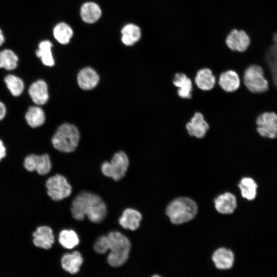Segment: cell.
I'll return each mask as SVG.
<instances>
[{
    "label": "cell",
    "instance_id": "1",
    "mask_svg": "<svg viewBox=\"0 0 277 277\" xmlns=\"http://www.w3.org/2000/svg\"><path fill=\"white\" fill-rule=\"evenodd\" d=\"M73 218L78 221L84 219L86 215L94 223L101 222L107 214L105 203L97 195L87 191L77 194L73 199L71 207Z\"/></svg>",
    "mask_w": 277,
    "mask_h": 277
},
{
    "label": "cell",
    "instance_id": "2",
    "mask_svg": "<svg viewBox=\"0 0 277 277\" xmlns=\"http://www.w3.org/2000/svg\"><path fill=\"white\" fill-rule=\"evenodd\" d=\"M107 236L110 250L107 256V262L112 267L121 266L128 259L130 242L127 237L118 231H111Z\"/></svg>",
    "mask_w": 277,
    "mask_h": 277
},
{
    "label": "cell",
    "instance_id": "3",
    "mask_svg": "<svg viewBox=\"0 0 277 277\" xmlns=\"http://www.w3.org/2000/svg\"><path fill=\"white\" fill-rule=\"evenodd\" d=\"M197 207L196 203L186 197H180L172 201L167 206L166 214L175 224L188 222L196 215Z\"/></svg>",
    "mask_w": 277,
    "mask_h": 277
},
{
    "label": "cell",
    "instance_id": "4",
    "mask_svg": "<svg viewBox=\"0 0 277 277\" xmlns=\"http://www.w3.org/2000/svg\"><path fill=\"white\" fill-rule=\"evenodd\" d=\"M80 140L77 128L70 124H64L56 130L52 138L53 147L58 151L71 152L75 150Z\"/></svg>",
    "mask_w": 277,
    "mask_h": 277
},
{
    "label": "cell",
    "instance_id": "5",
    "mask_svg": "<svg viewBox=\"0 0 277 277\" xmlns=\"http://www.w3.org/2000/svg\"><path fill=\"white\" fill-rule=\"evenodd\" d=\"M129 164L128 157L123 151L115 153L111 161L105 162L101 166V171L106 176L117 181L123 179Z\"/></svg>",
    "mask_w": 277,
    "mask_h": 277
},
{
    "label": "cell",
    "instance_id": "6",
    "mask_svg": "<svg viewBox=\"0 0 277 277\" xmlns=\"http://www.w3.org/2000/svg\"><path fill=\"white\" fill-rule=\"evenodd\" d=\"M243 82L252 93H264L268 89V82L264 76L262 68L259 65H250L245 70Z\"/></svg>",
    "mask_w": 277,
    "mask_h": 277
},
{
    "label": "cell",
    "instance_id": "7",
    "mask_svg": "<svg viewBox=\"0 0 277 277\" xmlns=\"http://www.w3.org/2000/svg\"><path fill=\"white\" fill-rule=\"evenodd\" d=\"M47 193L54 201H61L68 197L71 193L72 187L65 176L56 174L46 181Z\"/></svg>",
    "mask_w": 277,
    "mask_h": 277
},
{
    "label": "cell",
    "instance_id": "8",
    "mask_svg": "<svg viewBox=\"0 0 277 277\" xmlns=\"http://www.w3.org/2000/svg\"><path fill=\"white\" fill-rule=\"evenodd\" d=\"M257 131L263 137L274 138L277 136V114L265 112L259 115L256 120Z\"/></svg>",
    "mask_w": 277,
    "mask_h": 277
},
{
    "label": "cell",
    "instance_id": "9",
    "mask_svg": "<svg viewBox=\"0 0 277 277\" xmlns=\"http://www.w3.org/2000/svg\"><path fill=\"white\" fill-rule=\"evenodd\" d=\"M225 44L231 51L242 53L248 49L251 39L245 31L233 29L226 36Z\"/></svg>",
    "mask_w": 277,
    "mask_h": 277
},
{
    "label": "cell",
    "instance_id": "10",
    "mask_svg": "<svg viewBox=\"0 0 277 277\" xmlns=\"http://www.w3.org/2000/svg\"><path fill=\"white\" fill-rule=\"evenodd\" d=\"M24 167L28 171L36 170L38 174L45 175L50 171L51 163L49 156L47 154L41 155L30 154L25 158Z\"/></svg>",
    "mask_w": 277,
    "mask_h": 277
},
{
    "label": "cell",
    "instance_id": "11",
    "mask_svg": "<svg viewBox=\"0 0 277 277\" xmlns=\"http://www.w3.org/2000/svg\"><path fill=\"white\" fill-rule=\"evenodd\" d=\"M33 236L34 245L40 248L49 249L54 243L52 230L46 226L38 227L33 233Z\"/></svg>",
    "mask_w": 277,
    "mask_h": 277
},
{
    "label": "cell",
    "instance_id": "12",
    "mask_svg": "<svg viewBox=\"0 0 277 277\" xmlns=\"http://www.w3.org/2000/svg\"><path fill=\"white\" fill-rule=\"evenodd\" d=\"M186 129L190 135L202 138L208 130L209 125L204 120L203 115L201 113L196 112L190 122L186 124Z\"/></svg>",
    "mask_w": 277,
    "mask_h": 277
},
{
    "label": "cell",
    "instance_id": "13",
    "mask_svg": "<svg viewBox=\"0 0 277 277\" xmlns=\"http://www.w3.org/2000/svg\"><path fill=\"white\" fill-rule=\"evenodd\" d=\"M83 262L81 253L78 251L64 254L61 259L62 268L66 271L75 274L80 270Z\"/></svg>",
    "mask_w": 277,
    "mask_h": 277
},
{
    "label": "cell",
    "instance_id": "14",
    "mask_svg": "<svg viewBox=\"0 0 277 277\" xmlns=\"http://www.w3.org/2000/svg\"><path fill=\"white\" fill-rule=\"evenodd\" d=\"M142 216L137 210L132 208L125 209L119 219V224L124 229L135 230L140 224Z\"/></svg>",
    "mask_w": 277,
    "mask_h": 277
},
{
    "label": "cell",
    "instance_id": "15",
    "mask_svg": "<svg viewBox=\"0 0 277 277\" xmlns=\"http://www.w3.org/2000/svg\"><path fill=\"white\" fill-rule=\"evenodd\" d=\"M29 93L32 101L37 105L45 104L49 98L47 85L43 80L33 83L29 89Z\"/></svg>",
    "mask_w": 277,
    "mask_h": 277
},
{
    "label": "cell",
    "instance_id": "16",
    "mask_svg": "<svg viewBox=\"0 0 277 277\" xmlns=\"http://www.w3.org/2000/svg\"><path fill=\"white\" fill-rule=\"evenodd\" d=\"M99 82V76L96 72L90 67L82 69L77 75V83L84 90L94 88Z\"/></svg>",
    "mask_w": 277,
    "mask_h": 277
},
{
    "label": "cell",
    "instance_id": "17",
    "mask_svg": "<svg viewBox=\"0 0 277 277\" xmlns=\"http://www.w3.org/2000/svg\"><path fill=\"white\" fill-rule=\"evenodd\" d=\"M216 210L223 214L232 213L236 207L235 196L232 193L226 192L217 196L214 201Z\"/></svg>",
    "mask_w": 277,
    "mask_h": 277
},
{
    "label": "cell",
    "instance_id": "18",
    "mask_svg": "<svg viewBox=\"0 0 277 277\" xmlns=\"http://www.w3.org/2000/svg\"><path fill=\"white\" fill-rule=\"evenodd\" d=\"M273 44L267 51L266 62L270 70L272 80L277 88V32L272 36Z\"/></svg>",
    "mask_w": 277,
    "mask_h": 277
},
{
    "label": "cell",
    "instance_id": "19",
    "mask_svg": "<svg viewBox=\"0 0 277 277\" xmlns=\"http://www.w3.org/2000/svg\"><path fill=\"white\" fill-rule=\"evenodd\" d=\"M212 260L217 268L220 269H229L233 265L234 254L229 249L220 248L213 254Z\"/></svg>",
    "mask_w": 277,
    "mask_h": 277
},
{
    "label": "cell",
    "instance_id": "20",
    "mask_svg": "<svg viewBox=\"0 0 277 277\" xmlns=\"http://www.w3.org/2000/svg\"><path fill=\"white\" fill-rule=\"evenodd\" d=\"M219 83L221 87L226 92H233L240 85V80L238 73L233 70H228L221 74Z\"/></svg>",
    "mask_w": 277,
    "mask_h": 277
},
{
    "label": "cell",
    "instance_id": "21",
    "mask_svg": "<svg viewBox=\"0 0 277 277\" xmlns=\"http://www.w3.org/2000/svg\"><path fill=\"white\" fill-rule=\"evenodd\" d=\"M173 84L178 88L177 94L183 98H190L191 97L192 84L191 80L185 74H175L173 80Z\"/></svg>",
    "mask_w": 277,
    "mask_h": 277
},
{
    "label": "cell",
    "instance_id": "22",
    "mask_svg": "<svg viewBox=\"0 0 277 277\" xmlns=\"http://www.w3.org/2000/svg\"><path fill=\"white\" fill-rule=\"evenodd\" d=\"M81 16L83 21L92 24L96 22L101 17L102 11L99 6L93 2H87L81 8Z\"/></svg>",
    "mask_w": 277,
    "mask_h": 277
},
{
    "label": "cell",
    "instance_id": "23",
    "mask_svg": "<svg viewBox=\"0 0 277 277\" xmlns=\"http://www.w3.org/2000/svg\"><path fill=\"white\" fill-rule=\"evenodd\" d=\"M195 83L202 90L212 89L215 84V77L211 70L204 68L200 70L195 76Z\"/></svg>",
    "mask_w": 277,
    "mask_h": 277
},
{
    "label": "cell",
    "instance_id": "24",
    "mask_svg": "<svg viewBox=\"0 0 277 277\" xmlns=\"http://www.w3.org/2000/svg\"><path fill=\"white\" fill-rule=\"evenodd\" d=\"M122 41L127 46H131L138 42L142 36L140 27L136 25L130 24L125 26L121 31Z\"/></svg>",
    "mask_w": 277,
    "mask_h": 277
},
{
    "label": "cell",
    "instance_id": "25",
    "mask_svg": "<svg viewBox=\"0 0 277 277\" xmlns=\"http://www.w3.org/2000/svg\"><path fill=\"white\" fill-rule=\"evenodd\" d=\"M25 118L28 124L33 128L42 125L45 121L43 110L39 107L31 106L28 109Z\"/></svg>",
    "mask_w": 277,
    "mask_h": 277
},
{
    "label": "cell",
    "instance_id": "26",
    "mask_svg": "<svg viewBox=\"0 0 277 277\" xmlns=\"http://www.w3.org/2000/svg\"><path fill=\"white\" fill-rule=\"evenodd\" d=\"M242 196L248 200H253L256 195L258 185L255 182L251 177L243 178L239 184Z\"/></svg>",
    "mask_w": 277,
    "mask_h": 277
},
{
    "label": "cell",
    "instance_id": "27",
    "mask_svg": "<svg viewBox=\"0 0 277 277\" xmlns=\"http://www.w3.org/2000/svg\"><path fill=\"white\" fill-rule=\"evenodd\" d=\"M52 44L49 41H43L38 45L36 51V56L41 58L43 64L47 66H52L54 61L51 52Z\"/></svg>",
    "mask_w": 277,
    "mask_h": 277
},
{
    "label": "cell",
    "instance_id": "28",
    "mask_svg": "<svg viewBox=\"0 0 277 277\" xmlns=\"http://www.w3.org/2000/svg\"><path fill=\"white\" fill-rule=\"evenodd\" d=\"M58 242L65 248L71 249L80 242L77 234L72 229H64L59 233Z\"/></svg>",
    "mask_w": 277,
    "mask_h": 277
},
{
    "label": "cell",
    "instance_id": "29",
    "mask_svg": "<svg viewBox=\"0 0 277 277\" xmlns=\"http://www.w3.org/2000/svg\"><path fill=\"white\" fill-rule=\"evenodd\" d=\"M53 35L56 40L62 44H68L73 35L71 28L65 23L57 24L53 29Z\"/></svg>",
    "mask_w": 277,
    "mask_h": 277
},
{
    "label": "cell",
    "instance_id": "30",
    "mask_svg": "<svg viewBox=\"0 0 277 277\" xmlns=\"http://www.w3.org/2000/svg\"><path fill=\"white\" fill-rule=\"evenodd\" d=\"M18 57L11 50L5 49L0 52V68L7 70L15 69L17 66Z\"/></svg>",
    "mask_w": 277,
    "mask_h": 277
},
{
    "label": "cell",
    "instance_id": "31",
    "mask_svg": "<svg viewBox=\"0 0 277 277\" xmlns=\"http://www.w3.org/2000/svg\"><path fill=\"white\" fill-rule=\"evenodd\" d=\"M5 82L7 88L13 95L17 96L22 94L24 85L20 78L14 75L9 74L5 77Z\"/></svg>",
    "mask_w": 277,
    "mask_h": 277
},
{
    "label": "cell",
    "instance_id": "32",
    "mask_svg": "<svg viewBox=\"0 0 277 277\" xmlns=\"http://www.w3.org/2000/svg\"><path fill=\"white\" fill-rule=\"evenodd\" d=\"M95 251L100 254H104L109 249V243L107 236H100L94 244Z\"/></svg>",
    "mask_w": 277,
    "mask_h": 277
},
{
    "label": "cell",
    "instance_id": "33",
    "mask_svg": "<svg viewBox=\"0 0 277 277\" xmlns=\"http://www.w3.org/2000/svg\"><path fill=\"white\" fill-rule=\"evenodd\" d=\"M6 109L4 104L0 102V120L4 118L6 115Z\"/></svg>",
    "mask_w": 277,
    "mask_h": 277
},
{
    "label": "cell",
    "instance_id": "34",
    "mask_svg": "<svg viewBox=\"0 0 277 277\" xmlns=\"http://www.w3.org/2000/svg\"><path fill=\"white\" fill-rule=\"evenodd\" d=\"M6 155V148L2 141L0 140V160L5 157Z\"/></svg>",
    "mask_w": 277,
    "mask_h": 277
},
{
    "label": "cell",
    "instance_id": "35",
    "mask_svg": "<svg viewBox=\"0 0 277 277\" xmlns=\"http://www.w3.org/2000/svg\"><path fill=\"white\" fill-rule=\"evenodd\" d=\"M5 42V38L3 35V32L0 29V47Z\"/></svg>",
    "mask_w": 277,
    "mask_h": 277
},
{
    "label": "cell",
    "instance_id": "36",
    "mask_svg": "<svg viewBox=\"0 0 277 277\" xmlns=\"http://www.w3.org/2000/svg\"><path fill=\"white\" fill-rule=\"evenodd\" d=\"M152 277H161V276L159 275L155 274V275H153Z\"/></svg>",
    "mask_w": 277,
    "mask_h": 277
}]
</instances>
